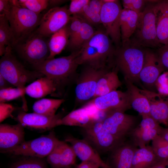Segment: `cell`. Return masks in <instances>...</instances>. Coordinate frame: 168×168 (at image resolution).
Segmentation results:
<instances>
[{
	"label": "cell",
	"instance_id": "cell-33",
	"mask_svg": "<svg viewBox=\"0 0 168 168\" xmlns=\"http://www.w3.org/2000/svg\"><path fill=\"white\" fill-rule=\"evenodd\" d=\"M96 31L92 26L83 19L79 33L72 42L68 44V47L73 51L79 50L92 38Z\"/></svg>",
	"mask_w": 168,
	"mask_h": 168
},
{
	"label": "cell",
	"instance_id": "cell-14",
	"mask_svg": "<svg viewBox=\"0 0 168 168\" xmlns=\"http://www.w3.org/2000/svg\"><path fill=\"white\" fill-rule=\"evenodd\" d=\"M86 106L94 107L98 110L107 114L117 111L124 112L131 107L126 91L117 90L93 98Z\"/></svg>",
	"mask_w": 168,
	"mask_h": 168
},
{
	"label": "cell",
	"instance_id": "cell-10",
	"mask_svg": "<svg viewBox=\"0 0 168 168\" xmlns=\"http://www.w3.org/2000/svg\"><path fill=\"white\" fill-rule=\"evenodd\" d=\"M102 122L104 127L109 133L122 139L126 138L138 125L136 116L119 111L107 113Z\"/></svg>",
	"mask_w": 168,
	"mask_h": 168
},
{
	"label": "cell",
	"instance_id": "cell-19",
	"mask_svg": "<svg viewBox=\"0 0 168 168\" xmlns=\"http://www.w3.org/2000/svg\"><path fill=\"white\" fill-rule=\"evenodd\" d=\"M76 157L71 146L60 141L47 156V161L52 168H72Z\"/></svg>",
	"mask_w": 168,
	"mask_h": 168
},
{
	"label": "cell",
	"instance_id": "cell-36",
	"mask_svg": "<svg viewBox=\"0 0 168 168\" xmlns=\"http://www.w3.org/2000/svg\"><path fill=\"white\" fill-rule=\"evenodd\" d=\"M152 148L160 159H168V142L160 135H157L152 140Z\"/></svg>",
	"mask_w": 168,
	"mask_h": 168
},
{
	"label": "cell",
	"instance_id": "cell-42",
	"mask_svg": "<svg viewBox=\"0 0 168 168\" xmlns=\"http://www.w3.org/2000/svg\"><path fill=\"white\" fill-rule=\"evenodd\" d=\"M156 53L165 69L168 70V44L160 47Z\"/></svg>",
	"mask_w": 168,
	"mask_h": 168
},
{
	"label": "cell",
	"instance_id": "cell-52",
	"mask_svg": "<svg viewBox=\"0 0 168 168\" xmlns=\"http://www.w3.org/2000/svg\"><path fill=\"white\" fill-rule=\"evenodd\" d=\"M164 165L165 166H168V159L166 160L164 162Z\"/></svg>",
	"mask_w": 168,
	"mask_h": 168
},
{
	"label": "cell",
	"instance_id": "cell-8",
	"mask_svg": "<svg viewBox=\"0 0 168 168\" xmlns=\"http://www.w3.org/2000/svg\"><path fill=\"white\" fill-rule=\"evenodd\" d=\"M60 140L51 132L34 139L25 141L7 153L15 155L44 158L51 152Z\"/></svg>",
	"mask_w": 168,
	"mask_h": 168
},
{
	"label": "cell",
	"instance_id": "cell-46",
	"mask_svg": "<svg viewBox=\"0 0 168 168\" xmlns=\"http://www.w3.org/2000/svg\"><path fill=\"white\" fill-rule=\"evenodd\" d=\"M101 167L98 164L90 161H82L76 168H95L96 167Z\"/></svg>",
	"mask_w": 168,
	"mask_h": 168
},
{
	"label": "cell",
	"instance_id": "cell-18",
	"mask_svg": "<svg viewBox=\"0 0 168 168\" xmlns=\"http://www.w3.org/2000/svg\"><path fill=\"white\" fill-rule=\"evenodd\" d=\"M25 134L24 127L19 123L15 125L1 124L0 152L7 153L25 142Z\"/></svg>",
	"mask_w": 168,
	"mask_h": 168
},
{
	"label": "cell",
	"instance_id": "cell-31",
	"mask_svg": "<svg viewBox=\"0 0 168 168\" xmlns=\"http://www.w3.org/2000/svg\"><path fill=\"white\" fill-rule=\"evenodd\" d=\"M15 41L7 18L0 16V55L3 56L8 47H14Z\"/></svg>",
	"mask_w": 168,
	"mask_h": 168
},
{
	"label": "cell",
	"instance_id": "cell-38",
	"mask_svg": "<svg viewBox=\"0 0 168 168\" xmlns=\"http://www.w3.org/2000/svg\"><path fill=\"white\" fill-rule=\"evenodd\" d=\"M77 15L92 26L101 23L100 15L93 12L88 5L85 6L81 12Z\"/></svg>",
	"mask_w": 168,
	"mask_h": 168
},
{
	"label": "cell",
	"instance_id": "cell-15",
	"mask_svg": "<svg viewBox=\"0 0 168 168\" xmlns=\"http://www.w3.org/2000/svg\"><path fill=\"white\" fill-rule=\"evenodd\" d=\"M63 117L59 114L48 116L34 112L26 113L21 111L18 114L16 119L24 127L48 130L60 125V121Z\"/></svg>",
	"mask_w": 168,
	"mask_h": 168
},
{
	"label": "cell",
	"instance_id": "cell-39",
	"mask_svg": "<svg viewBox=\"0 0 168 168\" xmlns=\"http://www.w3.org/2000/svg\"><path fill=\"white\" fill-rule=\"evenodd\" d=\"M83 21V19L78 15L72 16L69 23V38L68 44L72 42L79 33Z\"/></svg>",
	"mask_w": 168,
	"mask_h": 168
},
{
	"label": "cell",
	"instance_id": "cell-45",
	"mask_svg": "<svg viewBox=\"0 0 168 168\" xmlns=\"http://www.w3.org/2000/svg\"><path fill=\"white\" fill-rule=\"evenodd\" d=\"M104 3L103 0H91L88 5L93 12L100 14Z\"/></svg>",
	"mask_w": 168,
	"mask_h": 168
},
{
	"label": "cell",
	"instance_id": "cell-49",
	"mask_svg": "<svg viewBox=\"0 0 168 168\" xmlns=\"http://www.w3.org/2000/svg\"><path fill=\"white\" fill-rule=\"evenodd\" d=\"M159 135L168 142V128H162Z\"/></svg>",
	"mask_w": 168,
	"mask_h": 168
},
{
	"label": "cell",
	"instance_id": "cell-2",
	"mask_svg": "<svg viewBox=\"0 0 168 168\" xmlns=\"http://www.w3.org/2000/svg\"><path fill=\"white\" fill-rule=\"evenodd\" d=\"M130 40L115 50L112 67L120 71L124 80L133 83L139 80V73L143 66L145 49Z\"/></svg>",
	"mask_w": 168,
	"mask_h": 168
},
{
	"label": "cell",
	"instance_id": "cell-30",
	"mask_svg": "<svg viewBox=\"0 0 168 168\" xmlns=\"http://www.w3.org/2000/svg\"><path fill=\"white\" fill-rule=\"evenodd\" d=\"M94 120L85 107L73 110L63 117L60 121V125L78 126L83 128Z\"/></svg>",
	"mask_w": 168,
	"mask_h": 168
},
{
	"label": "cell",
	"instance_id": "cell-16",
	"mask_svg": "<svg viewBox=\"0 0 168 168\" xmlns=\"http://www.w3.org/2000/svg\"><path fill=\"white\" fill-rule=\"evenodd\" d=\"M137 145L130 138L126 139L109 152L107 164L110 168H131Z\"/></svg>",
	"mask_w": 168,
	"mask_h": 168
},
{
	"label": "cell",
	"instance_id": "cell-28",
	"mask_svg": "<svg viewBox=\"0 0 168 168\" xmlns=\"http://www.w3.org/2000/svg\"><path fill=\"white\" fill-rule=\"evenodd\" d=\"M118 70L115 68L108 71L99 79L96 86L94 98L117 90L122 85L117 74Z\"/></svg>",
	"mask_w": 168,
	"mask_h": 168
},
{
	"label": "cell",
	"instance_id": "cell-25",
	"mask_svg": "<svg viewBox=\"0 0 168 168\" xmlns=\"http://www.w3.org/2000/svg\"><path fill=\"white\" fill-rule=\"evenodd\" d=\"M164 160L159 158L155 154L151 146H146L136 150L133 158L131 168H155L163 165Z\"/></svg>",
	"mask_w": 168,
	"mask_h": 168
},
{
	"label": "cell",
	"instance_id": "cell-6",
	"mask_svg": "<svg viewBox=\"0 0 168 168\" xmlns=\"http://www.w3.org/2000/svg\"><path fill=\"white\" fill-rule=\"evenodd\" d=\"M10 1L12 6L7 19L14 36L15 45L36 30L42 16L41 14H36L14 4L11 0Z\"/></svg>",
	"mask_w": 168,
	"mask_h": 168
},
{
	"label": "cell",
	"instance_id": "cell-13",
	"mask_svg": "<svg viewBox=\"0 0 168 168\" xmlns=\"http://www.w3.org/2000/svg\"><path fill=\"white\" fill-rule=\"evenodd\" d=\"M122 9L118 0L104 3L100 14L106 33L118 47L121 40L120 17Z\"/></svg>",
	"mask_w": 168,
	"mask_h": 168
},
{
	"label": "cell",
	"instance_id": "cell-4",
	"mask_svg": "<svg viewBox=\"0 0 168 168\" xmlns=\"http://www.w3.org/2000/svg\"><path fill=\"white\" fill-rule=\"evenodd\" d=\"M158 0H150L140 13L135 31L130 39L143 48H154L160 46L156 27Z\"/></svg>",
	"mask_w": 168,
	"mask_h": 168
},
{
	"label": "cell",
	"instance_id": "cell-23",
	"mask_svg": "<svg viewBox=\"0 0 168 168\" xmlns=\"http://www.w3.org/2000/svg\"><path fill=\"white\" fill-rule=\"evenodd\" d=\"M147 97L150 105V115L159 123L168 125V104L157 93L141 89Z\"/></svg>",
	"mask_w": 168,
	"mask_h": 168
},
{
	"label": "cell",
	"instance_id": "cell-35",
	"mask_svg": "<svg viewBox=\"0 0 168 168\" xmlns=\"http://www.w3.org/2000/svg\"><path fill=\"white\" fill-rule=\"evenodd\" d=\"M10 168H48L43 158L26 156L12 164Z\"/></svg>",
	"mask_w": 168,
	"mask_h": 168
},
{
	"label": "cell",
	"instance_id": "cell-5",
	"mask_svg": "<svg viewBox=\"0 0 168 168\" xmlns=\"http://www.w3.org/2000/svg\"><path fill=\"white\" fill-rule=\"evenodd\" d=\"M12 48H7L0 60V74L16 87H25L26 83L33 82L44 76L35 70L26 69L12 53Z\"/></svg>",
	"mask_w": 168,
	"mask_h": 168
},
{
	"label": "cell",
	"instance_id": "cell-40",
	"mask_svg": "<svg viewBox=\"0 0 168 168\" xmlns=\"http://www.w3.org/2000/svg\"><path fill=\"white\" fill-rule=\"evenodd\" d=\"M150 1L123 0L122 2L124 8L140 13L143 11L146 5Z\"/></svg>",
	"mask_w": 168,
	"mask_h": 168
},
{
	"label": "cell",
	"instance_id": "cell-34",
	"mask_svg": "<svg viewBox=\"0 0 168 168\" xmlns=\"http://www.w3.org/2000/svg\"><path fill=\"white\" fill-rule=\"evenodd\" d=\"M15 5L27 9L36 14L41 12L49 7L48 0H12Z\"/></svg>",
	"mask_w": 168,
	"mask_h": 168
},
{
	"label": "cell",
	"instance_id": "cell-1",
	"mask_svg": "<svg viewBox=\"0 0 168 168\" xmlns=\"http://www.w3.org/2000/svg\"><path fill=\"white\" fill-rule=\"evenodd\" d=\"M105 31H96L92 38L79 50L77 64L96 69L111 67L116 49Z\"/></svg>",
	"mask_w": 168,
	"mask_h": 168
},
{
	"label": "cell",
	"instance_id": "cell-22",
	"mask_svg": "<svg viewBox=\"0 0 168 168\" xmlns=\"http://www.w3.org/2000/svg\"><path fill=\"white\" fill-rule=\"evenodd\" d=\"M61 88L53 79L44 76L38 79L26 87V93L35 98H40L48 95H54Z\"/></svg>",
	"mask_w": 168,
	"mask_h": 168
},
{
	"label": "cell",
	"instance_id": "cell-3",
	"mask_svg": "<svg viewBox=\"0 0 168 168\" xmlns=\"http://www.w3.org/2000/svg\"><path fill=\"white\" fill-rule=\"evenodd\" d=\"M79 54V50L73 51L68 56L46 59L33 66L35 71L55 80L61 88L76 78Z\"/></svg>",
	"mask_w": 168,
	"mask_h": 168
},
{
	"label": "cell",
	"instance_id": "cell-27",
	"mask_svg": "<svg viewBox=\"0 0 168 168\" xmlns=\"http://www.w3.org/2000/svg\"><path fill=\"white\" fill-rule=\"evenodd\" d=\"M156 27L160 43L168 44V0H159L158 2Z\"/></svg>",
	"mask_w": 168,
	"mask_h": 168
},
{
	"label": "cell",
	"instance_id": "cell-20",
	"mask_svg": "<svg viewBox=\"0 0 168 168\" xmlns=\"http://www.w3.org/2000/svg\"><path fill=\"white\" fill-rule=\"evenodd\" d=\"M165 69L156 53L146 49L143 66L139 76V80L147 85H154Z\"/></svg>",
	"mask_w": 168,
	"mask_h": 168
},
{
	"label": "cell",
	"instance_id": "cell-43",
	"mask_svg": "<svg viewBox=\"0 0 168 168\" xmlns=\"http://www.w3.org/2000/svg\"><path fill=\"white\" fill-rule=\"evenodd\" d=\"M15 109L12 105L5 103H0V122L12 116V114Z\"/></svg>",
	"mask_w": 168,
	"mask_h": 168
},
{
	"label": "cell",
	"instance_id": "cell-11",
	"mask_svg": "<svg viewBox=\"0 0 168 168\" xmlns=\"http://www.w3.org/2000/svg\"><path fill=\"white\" fill-rule=\"evenodd\" d=\"M71 17L66 6L51 8L42 16L35 31L44 37H50L67 25Z\"/></svg>",
	"mask_w": 168,
	"mask_h": 168
},
{
	"label": "cell",
	"instance_id": "cell-55",
	"mask_svg": "<svg viewBox=\"0 0 168 168\" xmlns=\"http://www.w3.org/2000/svg\"><path fill=\"white\" fill-rule=\"evenodd\" d=\"M100 167H95V168H99Z\"/></svg>",
	"mask_w": 168,
	"mask_h": 168
},
{
	"label": "cell",
	"instance_id": "cell-12",
	"mask_svg": "<svg viewBox=\"0 0 168 168\" xmlns=\"http://www.w3.org/2000/svg\"><path fill=\"white\" fill-rule=\"evenodd\" d=\"M86 66L77 79L76 96L77 100L81 102L94 98L99 79L108 71V68L96 69Z\"/></svg>",
	"mask_w": 168,
	"mask_h": 168
},
{
	"label": "cell",
	"instance_id": "cell-7",
	"mask_svg": "<svg viewBox=\"0 0 168 168\" xmlns=\"http://www.w3.org/2000/svg\"><path fill=\"white\" fill-rule=\"evenodd\" d=\"M35 31L16 44L19 55L32 66L46 60L49 55V41Z\"/></svg>",
	"mask_w": 168,
	"mask_h": 168
},
{
	"label": "cell",
	"instance_id": "cell-53",
	"mask_svg": "<svg viewBox=\"0 0 168 168\" xmlns=\"http://www.w3.org/2000/svg\"><path fill=\"white\" fill-rule=\"evenodd\" d=\"M103 168H110V167H109V166L107 165L106 166L103 167Z\"/></svg>",
	"mask_w": 168,
	"mask_h": 168
},
{
	"label": "cell",
	"instance_id": "cell-50",
	"mask_svg": "<svg viewBox=\"0 0 168 168\" xmlns=\"http://www.w3.org/2000/svg\"><path fill=\"white\" fill-rule=\"evenodd\" d=\"M104 3L113 2L117 1L116 0H103Z\"/></svg>",
	"mask_w": 168,
	"mask_h": 168
},
{
	"label": "cell",
	"instance_id": "cell-51",
	"mask_svg": "<svg viewBox=\"0 0 168 168\" xmlns=\"http://www.w3.org/2000/svg\"><path fill=\"white\" fill-rule=\"evenodd\" d=\"M166 166L164 165H161L158 166H156L155 168H166Z\"/></svg>",
	"mask_w": 168,
	"mask_h": 168
},
{
	"label": "cell",
	"instance_id": "cell-32",
	"mask_svg": "<svg viewBox=\"0 0 168 168\" xmlns=\"http://www.w3.org/2000/svg\"><path fill=\"white\" fill-rule=\"evenodd\" d=\"M65 100L62 99L43 98L35 101L32 108L34 112L48 116L55 115V113Z\"/></svg>",
	"mask_w": 168,
	"mask_h": 168
},
{
	"label": "cell",
	"instance_id": "cell-41",
	"mask_svg": "<svg viewBox=\"0 0 168 168\" xmlns=\"http://www.w3.org/2000/svg\"><path fill=\"white\" fill-rule=\"evenodd\" d=\"M89 1V0H72L68 7L70 14L71 16L79 15Z\"/></svg>",
	"mask_w": 168,
	"mask_h": 168
},
{
	"label": "cell",
	"instance_id": "cell-29",
	"mask_svg": "<svg viewBox=\"0 0 168 168\" xmlns=\"http://www.w3.org/2000/svg\"><path fill=\"white\" fill-rule=\"evenodd\" d=\"M69 38V23L50 37L49 41V55L47 59L54 58L68 45Z\"/></svg>",
	"mask_w": 168,
	"mask_h": 168
},
{
	"label": "cell",
	"instance_id": "cell-54",
	"mask_svg": "<svg viewBox=\"0 0 168 168\" xmlns=\"http://www.w3.org/2000/svg\"><path fill=\"white\" fill-rule=\"evenodd\" d=\"M166 100H167L168 104V98Z\"/></svg>",
	"mask_w": 168,
	"mask_h": 168
},
{
	"label": "cell",
	"instance_id": "cell-44",
	"mask_svg": "<svg viewBox=\"0 0 168 168\" xmlns=\"http://www.w3.org/2000/svg\"><path fill=\"white\" fill-rule=\"evenodd\" d=\"M12 6L10 0H0V16H5L7 18L10 14Z\"/></svg>",
	"mask_w": 168,
	"mask_h": 168
},
{
	"label": "cell",
	"instance_id": "cell-17",
	"mask_svg": "<svg viewBox=\"0 0 168 168\" xmlns=\"http://www.w3.org/2000/svg\"><path fill=\"white\" fill-rule=\"evenodd\" d=\"M142 117L140 124L129 136L139 148L146 146V144L159 134L162 128L150 115Z\"/></svg>",
	"mask_w": 168,
	"mask_h": 168
},
{
	"label": "cell",
	"instance_id": "cell-9",
	"mask_svg": "<svg viewBox=\"0 0 168 168\" xmlns=\"http://www.w3.org/2000/svg\"><path fill=\"white\" fill-rule=\"evenodd\" d=\"M86 139L97 151L110 152L126 139L118 138L104 128L102 121L93 120L83 128Z\"/></svg>",
	"mask_w": 168,
	"mask_h": 168
},
{
	"label": "cell",
	"instance_id": "cell-26",
	"mask_svg": "<svg viewBox=\"0 0 168 168\" xmlns=\"http://www.w3.org/2000/svg\"><path fill=\"white\" fill-rule=\"evenodd\" d=\"M140 13L123 8L120 17L122 44L128 41L135 31Z\"/></svg>",
	"mask_w": 168,
	"mask_h": 168
},
{
	"label": "cell",
	"instance_id": "cell-47",
	"mask_svg": "<svg viewBox=\"0 0 168 168\" xmlns=\"http://www.w3.org/2000/svg\"><path fill=\"white\" fill-rule=\"evenodd\" d=\"M13 86L0 74V89L12 87Z\"/></svg>",
	"mask_w": 168,
	"mask_h": 168
},
{
	"label": "cell",
	"instance_id": "cell-24",
	"mask_svg": "<svg viewBox=\"0 0 168 168\" xmlns=\"http://www.w3.org/2000/svg\"><path fill=\"white\" fill-rule=\"evenodd\" d=\"M131 107L142 117L150 115V105L146 96L131 81L124 80Z\"/></svg>",
	"mask_w": 168,
	"mask_h": 168
},
{
	"label": "cell",
	"instance_id": "cell-21",
	"mask_svg": "<svg viewBox=\"0 0 168 168\" xmlns=\"http://www.w3.org/2000/svg\"><path fill=\"white\" fill-rule=\"evenodd\" d=\"M65 141L71 144L77 157L82 161L94 162L99 164L102 168L107 165L102 160L97 151L86 139L68 136Z\"/></svg>",
	"mask_w": 168,
	"mask_h": 168
},
{
	"label": "cell",
	"instance_id": "cell-48",
	"mask_svg": "<svg viewBox=\"0 0 168 168\" xmlns=\"http://www.w3.org/2000/svg\"><path fill=\"white\" fill-rule=\"evenodd\" d=\"M67 1L63 0H49V7L51 8L59 7V5L66 2Z\"/></svg>",
	"mask_w": 168,
	"mask_h": 168
},
{
	"label": "cell",
	"instance_id": "cell-37",
	"mask_svg": "<svg viewBox=\"0 0 168 168\" xmlns=\"http://www.w3.org/2000/svg\"><path fill=\"white\" fill-rule=\"evenodd\" d=\"M26 87L12 88V87L0 89V103H5L24 97L26 93Z\"/></svg>",
	"mask_w": 168,
	"mask_h": 168
}]
</instances>
